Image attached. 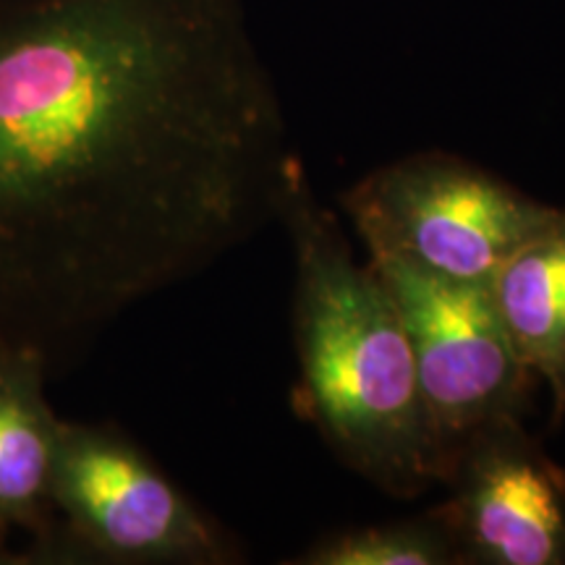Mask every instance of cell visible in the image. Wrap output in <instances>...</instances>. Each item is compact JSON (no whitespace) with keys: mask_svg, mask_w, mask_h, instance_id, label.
<instances>
[{"mask_svg":"<svg viewBox=\"0 0 565 565\" xmlns=\"http://www.w3.org/2000/svg\"><path fill=\"white\" fill-rule=\"evenodd\" d=\"M294 154L246 0H0V356L66 372L278 221Z\"/></svg>","mask_w":565,"mask_h":565,"instance_id":"6da1fadb","label":"cell"},{"mask_svg":"<svg viewBox=\"0 0 565 565\" xmlns=\"http://www.w3.org/2000/svg\"><path fill=\"white\" fill-rule=\"evenodd\" d=\"M278 221L294 249V412L387 498L443 487L406 324L370 259L359 263L335 212L317 200L299 154Z\"/></svg>","mask_w":565,"mask_h":565,"instance_id":"7a4b0ae2","label":"cell"},{"mask_svg":"<svg viewBox=\"0 0 565 565\" xmlns=\"http://www.w3.org/2000/svg\"><path fill=\"white\" fill-rule=\"evenodd\" d=\"M51 526L21 550L24 565H236L238 536L196 505L129 433L61 419Z\"/></svg>","mask_w":565,"mask_h":565,"instance_id":"3957f363","label":"cell"},{"mask_svg":"<svg viewBox=\"0 0 565 565\" xmlns=\"http://www.w3.org/2000/svg\"><path fill=\"white\" fill-rule=\"evenodd\" d=\"M338 202L370 257H398L469 282H490L561 210L445 150L385 162Z\"/></svg>","mask_w":565,"mask_h":565,"instance_id":"277c9868","label":"cell"},{"mask_svg":"<svg viewBox=\"0 0 565 565\" xmlns=\"http://www.w3.org/2000/svg\"><path fill=\"white\" fill-rule=\"evenodd\" d=\"M366 259L406 324L445 479L471 435L494 422L526 419L540 383L505 333L490 282L443 278L398 257Z\"/></svg>","mask_w":565,"mask_h":565,"instance_id":"5b68a950","label":"cell"},{"mask_svg":"<svg viewBox=\"0 0 565 565\" xmlns=\"http://www.w3.org/2000/svg\"><path fill=\"white\" fill-rule=\"evenodd\" d=\"M443 487L466 565H565V471L524 419L471 435Z\"/></svg>","mask_w":565,"mask_h":565,"instance_id":"8992f818","label":"cell"},{"mask_svg":"<svg viewBox=\"0 0 565 565\" xmlns=\"http://www.w3.org/2000/svg\"><path fill=\"white\" fill-rule=\"evenodd\" d=\"M490 291L515 353L550 393V424L565 422V210L511 254Z\"/></svg>","mask_w":565,"mask_h":565,"instance_id":"52a82bcc","label":"cell"},{"mask_svg":"<svg viewBox=\"0 0 565 565\" xmlns=\"http://www.w3.org/2000/svg\"><path fill=\"white\" fill-rule=\"evenodd\" d=\"M51 380L34 356H0V534L38 540L51 526V469L61 416L47 401Z\"/></svg>","mask_w":565,"mask_h":565,"instance_id":"ba28073f","label":"cell"},{"mask_svg":"<svg viewBox=\"0 0 565 565\" xmlns=\"http://www.w3.org/2000/svg\"><path fill=\"white\" fill-rule=\"evenodd\" d=\"M288 565H466L440 505L412 519L338 529L317 536Z\"/></svg>","mask_w":565,"mask_h":565,"instance_id":"9c48e42d","label":"cell"},{"mask_svg":"<svg viewBox=\"0 0 565 565\" xmlns=\"http://www.w3.org/2000/svg\"><path fill=\"white\" fill-rule=\"evenodd\" d=\"M0 565H24V555L11 547L9 534H0Z\"/></svg>","mask_w":565,"mask_h":565,"instance_id":"30bf717a","label":"cell"}]
</instances>
